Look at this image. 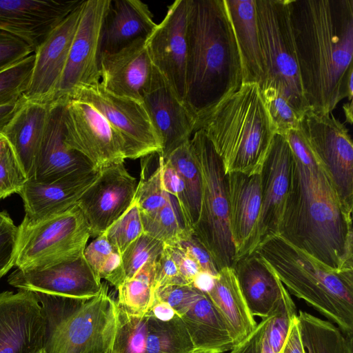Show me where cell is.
<instances>
[{"label":"cell","mask_w":353,"mask_h":353,"mask_svg":"<svg viewBox=\"0 0 353 353\" xmlns=\"http://www.w3.org/2000/svg\"><path fill=\"white\" fill-rule=\"evenodd\" d=\"M242 81L240 54L224 0H189L186 106L196 118Z\"/></svg>","instance_id":"obj_3"},{"label":"cell","mask_w":353,"mask_h":353,"mask_svg":"<svg viewBox=\"0 0 353 353\" xmlns=\"http://www.w3.org/2000/svg\"><path fill=\"white\" fill-rule=\"evenodd\" d=\"M222 160L225 173L261 172L274 129L256 82L242 83L196 118Z\"/></svg>","instance_id":"obj_4"},{"label":"cell","mask_w":353,"mask_h":353,"mask_svg":"<svg viewBox=\"0 0 353 353\" xmlns=\"http://www.w3.org/2000/svg\"><path fill=\"white\" fill-rule=\"evenodd\" d=\"M303 94L312 110L331 113L353 96V0H290Z\"/></svg>","instance_id":"obj_2"},{"label":"cell","mask_w":353,"mask_h":353,"mask_svg":"<svg viewBox=\"0 0 353 353\" xmlns=\"http://www.w3.org/2000/svg\"><path fill=\"white\" fill-rule=\"evenodd\" d=\"M142 102L161 142L159 154L165 160L191 139L196 117L154 67L143 90Z\"/></svg>","instance_id":"obj_17"},{"label":"cell","mask_w":353,"mask_h":353,"mask_svg":"<svg viewBox=\"0 0 353 353\" xmlns=\"http://www.w3.org/2000/svg\"><path fill=\"white\" fill-rule=\"evenodd\" d=\"M295 296L353 334V270L330 268L280 236L266 239L255 250Z\"/></svg>","instance_id":"obj_5"},{"label":"cell","mask_w":353,"mask_h":353,"mask_svg":"<svg viewBox=\"0 0 353 353\" xmlns=\"http://www.w3.org/2000/svg\"><path fill=\"white\" fill-rule=\"evenodd\" d=\"M230 353H274L267 335V319H263L254 330L235 345Z\"/></svg>","instance_id":"obj_51"},{"label":"cell","mask_w":353,"mask_h":353,"mask_svg":"<svg viewBox=\"0 0 353 353\" xmlns=\"http://www.w3.org/2000/svg\"><path fill=\"white\" fill-rule=\"evenodd\" d=\"M297 318L305 353H353V334L302 310Z\"/></svg>","instance_id":"obj_32"},{"label":"cell","mask_w":353,"mask_h":353,"mask_svg":"<svg viewBox=\"0 0 353 353\" xmlns=\"http://www.w3.org/2000/svg\"><path fill=\"white\" fill-rule=\"evenodd\" d=\"M346 121L350 124L352 123V101L345 103L343 106Z\"/></svg>","instance_id":"obj_56"},{"label":"cell","mask_w":353,"mask_h":353,"mask_svg":"<svg viewBox=\"0 0 353 353\" xmlns=\"http://www.w3.org/2000/svg\"><path fill=\"white\" fill-rule=\"evenodd\" d=\"M24 101L23 96L19 100L0 106V134L13 117Z\"/></svg>","instance_id":"obj_55"},{"label":"cell","mask_w":353,"mask_h":353,"mask_svg":"<svg viewBox=\"0 0 353 353\" xmlns=\"http://www.w3.org/2000/svg\"><path fill=\"white\" fill-rule=\"evenodd\" d=\"M157 23L148 5L139 0H111L101 31L100 54L121 50L147 38Z\"/></svg>","instance_id":"obj_28"},{"label":"cell","mask_w":353,"mask_h":353,"mask_svg":"<svg viewBox=\"0 0 353 353\" xmlns=\"http://www.w3.org/2000/svg\"><path fill=\"white\" fill-rule=\"evenodd\" d=\"M292 164L293 154L285 136L275 134L260 172L261 207L259 246L266 239L279 235Z\"/></svg>","instance_id":"obj_20"},{"label":"cell","mask_w":353,"mask_h":353,"mask_svg":"<svg viewBox=\"0 0 353 353\" xmlns=\"http://www.w3.org/2000/svg\"><path fill=\"white\" fill-rule=\"evenodd\" d=\"M98 172L73 173L50 182L28 179L18 193L23 202L24 218L37 221L65 211L77 203Z\"/></svg>","instance_id":"obj_25"},{"label":"cell","mask_w":353,"mask_h":353,"mask_svg":"<svg viewBox=\"0 0 353 353\" xmlns=\"http://www.w3.org/2000/svg\"><path fill=\"white\" fill-rule=\"evenodd\" d=\"M156 261L145 263L132 278L124 281L117 288L116 301L119 307L137 315L149 311L154 299Z\"/></svg>","instance_id":"obj_35"},{"label":"cell","mask_w":353,"mask_h":353,"mask_svg":"<svg viewBox=\"0 0 353 353\" xmlns=\"http://www.w3.org/2000/svg\"><path fill=\"white\" fill-rule=\"evenodd\" d=\"M201 292L191 285H169L155 290L154 299L165 303L179 315Z\"/></svg>","instance_id":"obj_47"},{"label":"cell","mask_w":353,"mask_h":353,"mask_svg":"<svg viewBox=\"0 0 353 353\" xmlns=\"http://www.w3.org/2000/svg\"><path fill=\"white\" fill-rule=\"evenodd\" d=\"M148 332L145 353H195L181 316L159 319L147 312Z\"/></svg>","instance_id":"obj_33"},{"label":"cell","mask_w":353,"mask_h":353,"mask_svg":"<svg viewBox=\"0 0 353 353\" xmlns=\"http://www.w3.org/2000/svg\"><path fill=\"white\" fill-rule=\"evenodd\" d=\"M19 228L14 266L21 270L45 268L83 254L90 237L88 224L76 203L37 221L24 218Z\"/></svg>","instance_id":"obj_9"},{"label":"cell","mask_w":353,"mask_h":353,"mask_svg":"<svg viewBox=\"0 0 353 353\" xmlns=\"http://www.w3.org/2000/svg\"><path fill=\"white\" fill-rule=\"evenodd\" d=\"M8 145V143L6 139L3 136L0 135V155L3 153Z\"/></svg>","instance_id":"obj_57"},{"label":"cell","mask_w":353,"mask_h":353,"mask_svg":"<svg viewBox=\"0 0 353 353\" xmlns=\"http://www.w3.org/2000/svg\"><path fill=\"white\" fill-rule=\"evenodd\" d=\"M37 353H46L44 349L41 350L40 351L37 352Z\"/></svg>","instance_id":"obj_58"},{"label":"cell","mask_w":353,"mask_h":353,"mask_svg":"<svg viewBox=\"0 0 353 353\" xmlns=\"http://www.w3.org/2000/svg\"><path fill=\"white\" fill-rule=\"evenodd\" d=\"M233 268L252 315L270 316L286 290L271 265L254 251L237 260Z\"/></svg>","instance_id":"obj_26"},{"label":"cell","mask_w":353,"mask_h":353,"mask_svg":"<svg viewBox=\"0 0 353 353\" xmlns=\"http://www.w3.org/2000/svg\"><path fill=\"white\" fill-rule=\"evenodd\" d=\"M179 272L188 285H192L196 277L202 272L197 263L178 244L165 245Z\"/></svg>","instance_id":"obj_53"},{"label":"cell","mask_w":353,"mask_h":353,"mask_svg":"<svg viewBox=\"0 0 353 353\" xmlns=\"http://www.w3.org/2000/svg\"><path fill=\"white\" fill-rule=\"evenodd\" d=\"M205 292L225 321L235 345L254 330L257 324L241 293L233 268L220 270Z\"/></svg>","instance_id":"obj_31"},{"label":"cell","mask_w":353,"mask_h":353,"mask_svg":"<svg viewBox=\"0 0 353 353\" xmlns=\"http://www.w3.org/2000/svg\"><path fill=\"white\" fill-rule=\"evenodd\" d=\"M65 103H50L48 119L32 178L37 181L50 182L70 174L97 170L84 156L68 147L64 142Z\"/></svg>","instance_id":"obj_24"},{"label":"cell","mask_w":353,"mask_h":353,"mask_svg":"<svg viewBox=\"0 0 353 353\" xmlns=\"http://www.w3.org/2000/svg\"><path fill=\"white\" fill-rule=\"evenodd\" d=\"M83 256L97 276L109 282L116 290L124 281L121 257L111 245L105 234L86 245Z\"/></svg>","instance_id":"obj_39"},{"label":"cell","mask_w":353,"mask_h":353,"mask_svg":"<svg viewBox=\"0 0 353 353\" xmlns=\"http://www.w3.org/2000/svg\"><path fill=\"white\" fill-rule=\"evenodd\" d=\"M1 200V199H0Z\"/></svg>","instance_id":"obj_59"},{"label":"cell","mask_w":353,"mask_h":353,"mask_svg":"<svg viewBox=\"0 0 353 353\" xmlns=\"http://www.w3.org/2000/svg\"><path fill=\"white\" fill-rule=\"evenodd\" d=\"M27 180L8 145L0 155V199L18 194Z\"/></svg>","instance_id":"obj_46"},{"label":"cell","mask_w":353,"mask_h":353,"mask_svg":"<svg viewBox=\"0 0 353 353\" xmlns=\"http://www.w3.org/2000/svg\"><path fill=\"white\" fill-rule=\"evenodd\" d=\"M137 185V179L128 172L124 161L99 170L95 181L77 202L88 224L90 236L105 233L129 209Z\"/></svg>","instance_id":"obj_14"},{"label":"cell","mask_w":353,"mask_h":353,"mask_svg":"<svg viewBox=\"0 0 353 353\" xmlns=\"http://www.w3.org/2000/svg\"><path fill=\"white\" fill-rule=\"evenodd\" d=\"M34 61V53L0 71V106L19 100L26 92Z\"/></svg>","instance_id":"obj_40"},{"label":"cell","mask_w":353,"mask_h":353,"mask_svg":"<svg viewBox=\"0 0 353 353\" xmlns=\"http://www.w3.org/2000/svg\"><path fill=\"white\" fill-rule=\"evenodd\" d=\"M161 177L165 192L177 199L190 225L188 200L184 184L174 167L168 161L164 160L163 158L161 160Z\"/></svg>","instance_id":"obj_50"},{"label":"cell","mask_w":353,"mask_h":353,"mask_svg":"<svg viewBox=\"0 0 353 353\" xmlns=\"http://www.w3.org/2000/svg\"><path fill=\"white\" fill-rule=\"evenodd\" d=\"M261 92L275 134L285 135L290 130L299 128L301 117L278 90L266 86L261 88Z\"/></svg>","instance_id":"obj_42"},{"label":"cell","mask_w":353,"mask_h":353,"mask_svg":"<svg viewBox=\"0 0 353 353\" xmlns=\"http://www.w3.org/2000/svg\"><path fill=\"white\" fill-rule=\"evenodd\" d=\"M147 332V314H134L117 305L111 353H145Z\"/></svg>","instance_id":"obj_37"},{"label":"cell","mask_w":353,"mask_h":353,"mask_svg":"<svg viewBox=\"0 0 353 353\" xmlns=\"http://www.w3.org/2000/svg\"><path fill=\"white\" fill-rule=\"evenodd\" d=\"M143 233L141 212L134 199L129 209L103 234L121 256L128 247Z\"/></svg>","instance_id":"obj_43"},{"label":"cell","mask_w":353,"mask_h":353,"mask_svg":"<svg viewBox=\"0 0 353 353\" xmlns=\"http://www.w3.org/2000/svg\"><path fill=\"white\" fill-rule=\"evenodd\" d=\"M227 176L230 228L236 261L259 247L261 175L234 172Z\"/></svg>","instance_id":"obj_22"},{"label":"cell","mask_w":353,"mask_h":353,"mask_svg":"<svg viewBox=\"0 0 353 353\" xmlns=\"http://www.w3.org/2000/svg\"><path fill=\"white\" fill-rule=\"evenodd\" d=\"M299 129L320 161L343 208L353 211V143L344 123L333 114L308 108Z\"/></svg>","instance_id":"obj_10"},{"label":"cell","mask_w":353,"mask_h":353,"mask_svg":"<svg viewBox=\"0 0 353 353\" xmlns=\"http://www.w3.org/2000/svg\"><path fill=\"white\" fill-rule=\"evenodd\" d=\"M188 6L189 0L174 1L163 19L145 39L153 66L183 103L186 95Z\"/></svg>","instance_id":"obj_15"},{"label":"cell","mask_w":353,"mask_h":353,"mask_svg":"<svg viewBox=\"0 0 353 353\" xmlns=\"http://www.w3.org/2000/svg\"><path fill=\"white\" fill-rule=\"evenodd\" d=\"M190 143L202 178L200 212L194 235L210 253L219 271L233 268L236 257L230 228L227 174L203 130L193 133Z\"/></svg>","instance_id":"obj_7"},{"label":"cell","mask_w":353,"mask_h":353,"mask_svg":"<svg viewBox=\"0 0 353 353\" xmlns=\"http://www.w3.org/2000/svg\"><path fill=\"white\" fill-rule=\"evenodd\" d=\"M19 239V226L6 212H0V280L15 265Z\"/></svg>","instance_id":"obj_45"},{"label":"cell","mask_w":353,"mask_h":353,"mask_svg":"<svg viewBox=\"0 0 353 353\" xmlns=\"http://www.w3.org/2000/svg\"><path fill=\"white\" fill-rule=\"evenodd\" d=\"M46 334V319L35 292H0V353H37L44 348Z\"/></svg>","instance_id":"obj_16"},{"label":"cell","mask_w":353,"mask_h":353,"mask_svg":"<svg viewBox=\"0 0 353 353\" xmlns=\"http://www.w3.org/2000/svg\"><path fill=\"white\" fill-rule=\"evenodd\" d=\"M83 0H0V31L13 35L33 52Z\"/></svg>","instance_id":"obj_21"},{"label":"cell","mask_w":353,"mask_h":353,"mask_svg":"<svg viewBox=\"0 0 353 353\" xmlns=\"http://www.w3.org/2000/svg\"><path fill=\"white\" fill-rule=\"evenodd\" d=\"M141 221L143 233L167 245L177 244L194 234L179 203L170 194L160 210L151 216H141Z\"/></svg>","instance_id":"obj_34"},{"label":"cell","mask_w":353,"mask_h":353,"mask_svg":"<svg viewBox=\"0 0 353 353\" xmlns=\"http://www.w3.org/2000/svg\"><path fill=\"white\" fill-rule=\"evenodd\" d=\"M72 99L90 104L105 118L123 141L125 159L161 152L159 138L142 101L113 94L100 83L79 88Z\"/></svg>","instance_id":"obj_11"},{"label":"cell","mask_w":353,"mask_h":353,"mask_svg":"<svg viewBox=\"0 0 353 353\" xmlns=\"http://www.w3.org/2000/svg\"><path fill=\"white\" fill-rule=\"evenodd\" d=\"M240 54L243 81L256 82L265 79L256 19V0H224Z\"/></svg>","instance_id":"obj_30"},{"label":"cell","mask_w":353,"mask_h":353,"mask_svg":"<svg viewBox=\"0 0 353 353\" xmlns=\"http://www.w3.org/2000/svg\"><path fill=\"white\" fill-rule=\"evenodd\" d=\"M185 285L188 284L181 275L175 262L165 246L156 261L154 292L159 288L169 285Z\"/></svg>","instance_id":"obj_49"},{"label":"cell","mask_w":353,"mask_h":353,"mask_svg":"<svg viewBox=\"0 0 353 353\" xmlns=\"http://www.w3.org/2000/svg\"><path fill=\"white\" fill-rule=\"evenodd\" d=\"M177 244L197 263L202 272L212 277L218 275L219 271L212 256L194 234Z\"/></svg>","instance_id":"obj_52"},{"label":"cell","mask_w":353,"mask_h":353,"mask_svg":"<svg viewBox=\"0 0 353 353\" xmlns=\"http://www.w3.org/2000/svg\"><path fill=\"white\" fill-rule=\"evenodd\" d=\"M165 160L174 167L184 184L188 200L190 222L193 230L199 216L202 178L190 139L174 150Z\"/></svg>","instance_id":"obj_36"},{"label":"cell","mask_w":353,"mask_h":353,"mask_svg":"<svg viewBox=\"0 0 353 353\" xmlns=\"http://www.w3.org/2000/svg\"><path fill=\"white\" fill-rule=\"evenodd\" d=\"M179 316L195 353H223L235 345L225 321L205 292L201 291Z\"/></svg>","instance_id":"obj_29"},{"label":"cell","mask_w":353,"mask_h":353,"mask_svg":"<svg viewBox=\"0 0 353 353\" xmlns=\"http://www.w3.org/2000/svg\"><path fill=\"white\" fill-rule=\"evenodd\" d=\"M165 244L145 233L133 241L121 254V268L124 281L132 278L149 261H156Z\"/></svg>","instance_id":"obj_41"},{"label":"cell","mask_w":353,"mask_h":353,"mask_svg":"<svg viewBox=\"0 0 353 353\" xmlns=\"http://www.w3.org/2000/svg\"><path fill=\"white\" fill-rule=\"evenodd\" d=\"M161 160L159 154L155 168L152 171L150 170V155L141 159L140 180L134 199L141 216L155 214L167 201L169 194L163 185Z\"/></svg>","instance_id":"obj_38"},{"label":"cell","mask_w":353,"mask_h":353,"mask_svg":"<svg viewBox=\"0 0 353 353\" xmlns=\"http://www.w3.org/2000/svg\"><path fill=\"white\" fill-rule=\"evenodd\" d=\"M35 293L46 322V353H111L117 304L105 283L88 299Z\"/></svg>","instance_id":"obj_6"},{"label":"cell","mask_w":353,"mask_h":353,"mask_svg":"<svg viewBox=\"0 0 353 353\" xmlns=\"http://www.w3.org/2000/svg\"><path fill=\"white\" fill-rule=\"evenodd\" d=\"M289 2L256 0L259 41L265 65V79L260 88H275L301 117L309 107L301 85Z\"/></svg>","instance_id":"obj_8"},{"label":"cell","mask_w":353,"mask_h":353,"mask_svg":"<svg viewBox=\"0 0 353 353\" xmlns=\"http://www.w3.org/2000/svg\"><path fill=\"white\" fill-rule=\"evenodd\" d=\"M145 39H138L119 51L100 54V84L105 90L142 101L143 90L154 69Z\"/></svg>","instance_id":"obj_23"},{"label":"cell","mask_w":353,"mask_h":353,"mask_svg":"<svg viewBox=\"0 0 353 353\" xmlns=\"http://www.w3.org/2000/svg\"><path fill=\"white\" fill-rule=\"evenodd\" d=\"M83 1L50 32L34 51L29 85L23 94L26 100L46 104L54 101L67 63Z\"/></svg>","instance_id":"obj_18"},{"label":"cell","mask_w":353,"mask_h":353,"mask_svg":"<svg viewBox=\"0 0 353 353\" xmlns=\"http://www.w3.org/2000/svg\"><path fill=\"white\" fill-rule=\"evenodd\" d=\"M285 136L293 164L279 236L333 270H353L352 214L301 130Z\"/></svg>","instance_id":"obj_1"},{"label":"cell","mask_w":353,"mask_h":353,"mask_svg":"<svg viewBox=\"0 0 353 353\" xmlns=\"http://www.w3.org/2000/svg\"><path fill=\"white\" fill-rule=\"evenodd\" d=\"M296 315L295 304L286 289L278 305L266 317L267 335L274 353H281L292 320Z\"/></svg>","instance_id":"obj_44"},{"label":"cell","mask_w":353,"mask_h":353,"mask_svg":"<svg viewBox=\"0 0 353 353\" xmlns=\"http://www.w3.org/2000/svg\"><path fill=\"white\" fill-rule=\"evenodd\" d=\"M33 53L32 49L26 43L0 31V71Z\"/></svg>","instance_id":"obj_48"},{"label":"cell","mask_w":353,"mask_h":353,"mask_svg":"<svg viewBox=\"0 0 353 353\" xmlns=\"http://www.w3.org/2000/svg\"><path fill=\"white\" fill-rule=\"evenodd\" d=\"M101 281L83 254L45 268H17L8 277V283L19 290L82 299L97 296L103 287Z\"/></svg>","instance_id":"obj_19"},{"label":"cell","mask_w":353,"mask_h":353,"mask_svg":"<svg viewBox=\"0 0 353 353\" xmlns=\"http://www.w3.org/2000/svg\"><path fill=\"white\" fill-rule=\"evenodd\" d=\"M110 2L83 1L67 63L53 101L66 102L79 88L100 83L101 31Z\"/></svg>","instance_id":"obj_12"},{"label":"cell","mask_w":353,"mask_h":353,"mask_svg":"<svg viewBox=\"0 0 353 353\" xmlns=\"http://www.w3.org/2000/svg\"><path fill=\"white\" fill-rule=\"evenodd\" d=\"M63 123L65 143L84 156L95 170L125 161L121 139L90 104L79 99L68 100Z\"/></svg>","instance_id":"obj_13"},{"label":"cell","mask_w":353,"mask_h":353,"mask_svg":"<svg viewBox=\"0 0 353 353\" xmlns=\"http://www.w3.org/2000/svg\"><path fill=\"white\" fill-rule=\"evenodd\" d=\"M281 353H305L297 315L292 320Z\"/></svg>","instance_id":"obj_54"},{"label":"cell","mask_w":353,"mask_h":353,"mask_svg":"<svg viewBox=\"0 0 353 353\" xmlns=\"http://www.w3.org/2000/svg\"><path fill=\"white\" fill-rule=\"evenodd\" d=\"M49 112L50 103L30 101L24 98L0 134L6 139L28 179L34 176Z\"/></svg>","instance_id":"obj_27"}]
</instances>
